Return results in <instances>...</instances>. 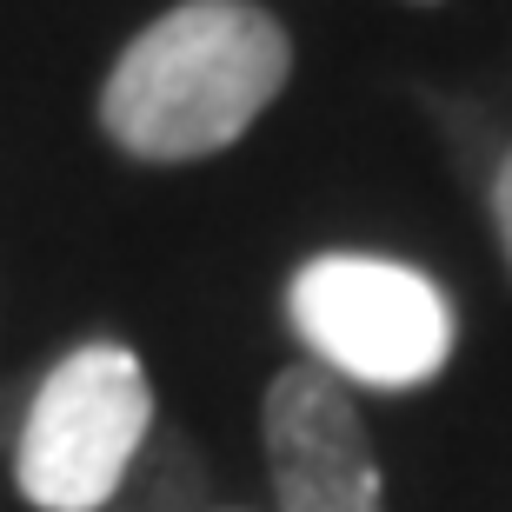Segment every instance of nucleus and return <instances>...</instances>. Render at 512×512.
<instances>
[{"label": "nucleus", "mask_w": 512, "mask_h": 512, "mask_svg": "<svg viewBox=\"0 0 512 512\" xmlns=\"http://www.w3.org/2000/svg\"><path fill=\"white\" fill-rule=\"evenodd\" d=\"M286 27L253 0H180L127 40L100 87V127L133 160L233 147L286 87Z\"/></svg>", "instance_id": "obj_1"}, {"label": "nucleus", "mask_w": 512, "mask_h": 512, "mask_svg": "<svg viewBox=\"0 0 512 512\" xmlns=\"http://www.w3.org/2000/svg\"><path fill=\"white\" fill-rule=\"evenodd\" d=\"M286 313L306 353L353 386H406L439 380L453 360V306L419 266L380 253H320L286 286Z\"/></svg>", "instance_id": "obj_2"}, {"label": "nucleus", "mask_w": 512, "mask_h": 512, "mask_svg": "<svg viewBox=\"0 0 512 512\" xmlns=\"http://www.w3.org/2000/svg\"><path fill=\"white\" fill-rule=\"evenodd\" d=\"M153 426L147 366L127 346L94 340L40 380L14 446V479L40 512H100L133 473Z\"/></svg>", "instance_id": "obj_3"}, {"label": "nucleus", "mask_w": 512, "mask_h": 512, "mask_svg": "<svg viewBox=\"0 0 512 512\" xmlns=\"http://www.w3.org/2000/svg\"><path fill=\"white\" fill-rule=\"evenodd\" d=\"M260 433L280 512H386L366 419L326 366H286L266 386Z\"/></svg>", "instance_id": "obj_4"}, {"label": "nucleus", "mask_w": 512, "mask_h": 512, "mask_svg": "<svg viewBox=\"0 0 512 512\" xmlns=\"http://www.w3.org/2000/svg\"><path fill=\"white\" fill-rule=\"evenodd\" d=\"M493 220H499V240H506V260H512V153L493 180Z\"/></svg>", "instance_id": "obj_5"}]
</instances>
